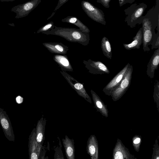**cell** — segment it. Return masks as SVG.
Returning a JSON list of instances; mask_svg holds the SVG:
<instances>
[{
  "label": "cell",
  "mask_w": 159,
  "mask_h": 159,
  "mask_svg": "<svg viewBox=\"0 0 159 159\" xmlns=\"http://www.w3.org/2000/svg\"><path fill=\"white\" fill-rule=\"evenodd\" d=\"M151 44L152 49L159 48V31H157L156 35L153 39Z\"/></svg>",
  "instance_id": "obj_26"
},
{
  "label": "cell",
  "mask_w": 159,
  "mask_h": 159,
  "mask_svg": "<svg viewBox=\"0 0 159 159\" xmlns=\"http://www.w3.org/2000/svg\"><path fill=\"white\" fill-rule=\"evenodd\" d=\"M41 0H31L12 7L11 11L16 13L15 18L25 17L34 10L41 2Z\"/></svg>",
  "instance_id": "obj_6"
},
{
  "label": "cell",
  "mask_w": 159,
  "mask_h": 159,
  "mask_svg": "<svg viewBox=\"0 0 159 159\" xmlns=\"http://www.w3.org/2000/svg\"><path fill=\"white\" fill-rule=\"evenodd\" d=\"M153 152L152 155V159H159V146L157 140H155L153 148Z\"/></svg>",
  "instance_id": "obj_25"
},
{
  "label": "cell",
  "mask_w": 159,
  "mask_h": 159,
  "mask_svg": "<svg viewBox=\"0 0 159 159\" xmlns=\"http://www.w3.org/2000/svg\"><path fill=\"white\" fill-rule=\"evenodd\" d=\"M42 44L52 53L66 55L69 50V47L61 43L46 42Z\"/></svg>",
  "instance_id": "obj_13"
},
{
  "label": "cell",
  "mask_w": 159,
  "mask_h": 159,
  "mask_svg": "<svg viewBox=\"0 0 159 159\" xmlns=\"http://www.w3.org/2000/svg\"><path fill=\"white\" fill-rule=\"evenodd\" d=\"M15 0H0L1 2H12Z\"/></svg>",
  "instance_id": "obj_31"
},
{
  "label": "cell",
  "mask_w": 159,
  "mask_h": 159,
  "mask_svg": "<svg viewBox=\"0 0 159 159\" xmlns=\"http://www.w3.org/2000/svg\"><path fill=\"white\" fill-rule=\"evenodd\" d=\"M147 7V5L143 2L135 3L125 9L124 11L126 16L124 20L127 25L133 28L137 24H141L143 14Z\"/></svg>",
  "instance_id": "obj_2"
},
{
  "label": "cell",
  "mask_w": 159,
  "mask_h": 159,
  "mask_svg": "<svg viewBox=\"0 0 159 159\" xmlns=\"http://www.w3.org/2000/svg\"><path fill=\"white\" fill-rule=\"evenodd\" d=\"M113 159H137L131 154L128 149L123 144L121 141L118 139L112 152Z\"/></svg>",
  "instance_id": "obj_10"
},
{
  "label": "cell",
  "mask_w": 159,
  "mask_h": 159,
  "mask_svg": "<svg viewBox=\"0 0 159 159\" xmlns=\"http://www.w3.org/2000/svg\"><path fill=\"white\" fill-rule=\"evenodd\" d=\"M60 72L71 87L77 93L91 104L92 102L91 98L87 93L84 85L66 71L60 70Z\"/></svg>",
  "instance_id": "obj_5"
},
{
  "label": "cell",
  "mask_w": 159,
  "mask_h": 159,
  "mask_svg": "<svg viewBox=\"0 0 159 159\" xmlns=\"http://www.w3.org/2000/svg\"><path fill=\"white\" fill-rule=\"evenodd\" d=\"M46 120L42 117L37 123L36 128V139L37 142L42 146L45 139V130Z\"/></svg>",
  "instance_id": "obj_18"
},
{
  "label": "cell",
  "mask_w": 159,
  "mask_h": 159,
  "mask_svg": "<svg viewBox=\"0 0 159 159\" xmlns=\"http://www.w3.org/2000/svg\"><path fill=\"white\" fill-rule=\"evenodd\" d=\"M83 63L89 73L94 74H109L110 73L108 67L100 61H94L89 59L83 60Z\"/></svg>",
  "instance_id": "obj_8"
},
{
  "label": "cell",
  "mask_w": 159,
  "mask_h": 159,
  "mask_svg": "<svg viewBox=\"0 0 159 159\" xmlns=\"http://www.w3.org/2000/svg\"><path fill=\"white\" fill-rule=\"evenodd\" d=\"M55 13V12H53L52 15V16H50L49 17V18H48V19H47V20H48V19H49L50 18H51V17H52L53 15H54V14Z\"/></svg>",
  "instance_id": "obj_32"
},
{
  "label": "cell",
  "mask_w": 159,
  "mask_h": 159,
  "mask_svg": "<svg viewBox=\"0 0 159 159\" xmlns=\"http://www.w3.org/2000/svg\"><path fill=\"white\" fill-rule=\"evenodd\" d=\"M143 28H140L137 33L136 35L133 38V41L129 43H123L125 48L127 50L139 49L143 43Z\"/></svg>",
  "instance_id": "obj_19"
},
{
  "label": "cell",
  "mask_w": 159,
  "mask_h": 159,
  "mask_svg": "<svg viewBox=\"0 0 159 159\" xmlns=\"http://www.w3.org/2000/svg\"><path fill=\"white\" fill-rule=\"evenodd\" d=\"M55 26L53 21H50L40 28L37 31V33L46 32L53 29Z\"/></svg>",
  "instance_id": "obj_24"
},
{
  "label": "cell",
  "mask_w": 159,
  "mask_h": 159,
  "mask_svg": "<svg viewBox=\"0 0 159 159\" xmlns=\"http://www.w3.org/2000/svg\"><path fill=\"white\" fill-rule=\"evenodd\" d=\"M133 71L132 65H130L118 86L111 92V96L114 102L119 100L129 87Z\"/></svg>",
  "instance_id": "obj_3"
},
{
  "label": "cell",
  "mask_w": 159,
  "mask_h": 159,
  "mask_svg": "<svg viewBox=\"0 0 159 159\" xmlns=\"http://www.w3.org/2000/svg\"><path fill=\"white\" fill-rule=\"evenodd\" d=\"M69 0H59L58 3L55 8L54 11H57L62 5L67 2Z\"/></svg>",
  "instance_id": "obj_29"
},
{
  "label": "cell",
  "mask_w": 159,
  "mask_h": 159,
  "mask_svg": "<svg viewBox=\"0 0 159 159\" xmlns=\"http://www.w3.org/2000/svg\"><path fill=\"white\" fill-rule=\"evenodd\" d=\"M119 6L121 7L126 3L132 4L135 0H118Z\"/></svg>",
  "instance_id": "obj_28"
},
{
  "label": "cell",
  "mask_w": 159,
  "mask_h": 159,
  "mask_svg": "<svg viewBox=\"0 0 159 159\" xmlns=\"http://www.w3.org/2000/svg\"><path fill=\"white\" fill-rule=\"evenodd\" d=\"M130 65L127 63L104 88L102 91L106 95L111 96V92L119 85Z\"/></svg>",
  "instance_id": "obj_9"
},
{
  "label": "cell",
  "mask_w": 159,
  "mask_h": 159,
  "mask_svg": "<svg viewBox=\"0 0 159 159\" xmlns=\"http://www.w3.org/2000/svg\"><path fill=\"white\" fill-rule=\"evenodd\" d=\"M99 147L98 140L94 135L89 138L87 143L86 150L92 159H98Z\"/></svg>",
  "instance_id": "obj_12"
},
{
  "label": "cell",
  "mask_w": 159,
  "mask_h": 159,
  "mask_svg": "<svg viewBox=\"0 0 159 159\" xmlns=\"http://www.w3.org/2000/svg\"><path fill=\"white\" fill-rule=\"evenodd\" d=\"M61 21L63 22L72 24L77 26L82 31L89 33L90 32L89 28L76 17L68 16L62 19Z\"/></svg>",
  "instance_id": "obj_20"
},
{
  "label": "cell",
  "mask_w": 159,
  "mask_h": 159,
  "mask_svg": "<svg viewBox=\"0 0 159 159\" xmlns=\"http://www.w3.org/2000/svg\"><path fill=\"white\" fill-rule=\"evenodd\" d=\"M153 97L154 101L156 103L157 110L159 111V83L158 81L154 85Z\"/></svg>",
  "instance_id": "obj_22"
},
{
  "label": "cell",
  "mask_w": 159,
  "mask_h": 159,
  "mask_svg": "<svg viewBox=\"0 0 159 159\" xmlns=\"http://www.w3.org/2000/svg\"><path fill=\"white\" fill-rule=\"evenodd\" d=\"M28 144L29 159H38L42 146L36 140L35 128L33 129L29 136Z\"/></svg>",
  "instance_id": "obj_11"
},
{
  "label": "cell",
  "mask_w": 159,
  "mask_h": 159,
  "mask_svg": "<svg viewBox=\"0 0 159 159\" xmlns=\"http://www.w3.org/2000/svg\"><path fill=\"white\" fill-rule=\"evenodd\" d=\"M141 142V137L140 135H136L132 138V145L137 152L139 151Z\"/></svg>",
  "instance_id": "obj_23"
},
{
  "label": "cell",
  "mask_w": 159,
  "mask_h": 159,
  "mask_svg": "<svg viewBox=\"0 0 159 159\" xmlns=\"http://www.w3.org/2000/svg\"><path fill=\"white\" fill-rule=\"evenodd\" d=\"M23 98L20 96H17L16 98V102L18 104L22 103L23 102Z\"/></svg>",
  "instance_id": "obj_30"
},
{
  "label": "cell",
  "mask_w": 159,
  "mask_h": 159,
  "mask_svg": "<svg viewBox=\"0 0 159 159\" xmlns=\"http://www.w3.org/2000/svg\"><path fill=\"white\" fill-rule=\"evenodd\" d=\"M159 63V48H158L155 51L147 65V74L151 79L154 77L155 71L157 69Z\"/></svg>",
  "instance_id": "obj_15"
},
{
  "label": "cell",
  "mask_w": 159,
  "mask_h": 159,
  "mask_svg": "<svg viewBox=\"0 0 159 159\" xmlns=\"http://www.w3.org/2000/svg\"><path fill=\"white\" fill-rule=\"evenodd\" d=\"M95 107L98 112L104 117H107L108 111L107 106L97 94L93 90L90 91Z\"/></svg>",
  "instance_id": "obj_16"
},
{
  "label": "cell",
  "mask_w": 159,
  "mask_h": 159,
  "mask_svg": "<svg viewBox=\"0 0 159 159\" xmlns=\"http://www.w3.org/2000/svg\"><path fill=\"white\" fill-rule=\"evenodd\" d=\"M101 48L104 55L107 58L111 59L112 54L111 45L108 38L105 36L102 39Z\"/></svg>",
  "instance_id": "obj_21"
},
{
  "label": "cell",
  "mask_w": 159,
  "mask_h": 159,
  "mask_svg": "<svg viewBox=\"0 0 159 159\" xmlns=\"http://www.w3.org/2000/svg\"><path fill=\"white\" fill-rule=\"evenodd\" d=\"M111 0H97V2L101 3L103 7L106 8L110 7V2Z\"/></svg>",
  "instance_id": "obj_27"
},
{
  "label": "cell",
  "mask_w": 159,
  "mask_h": 159,
  "mask_svg": "<svg viewBox=\"0 0 159 159\" xmlns=\"http://www.w3.org/2000/svg\"><path fill=\"white\" fill-rule=\"evenodd\" d=\"M53 60L61 70L66 72L73 71V69L66 55L56 54L53 56Z\"/></svg>",
  "instance_id": "obj_14"
},
{
  "label": "cell",
  "mask_w": 159,
  "mask_h": 159,
  "mask_svg": "<svg viewBox=\"0 0 159 159\" xmlns=\"http://www.w3.org/2000/svg\"><path fill=\"white\" fill-rule=\"evenodd\" d=\"M65 154L67 159H75V148L74 140L65 135L64 139H62Z\"/></svg>",
  "instance_id": "obj_17"
},
{
  "label": "cell",
  "mask_w": 159,
  "mask_h": 159,
  "mask_svg": "<svg viewBox=\"0 0 159 159\" xmlns=\"http://www.w3.org/2000/svg\"><path fill=\"white\" fill-rule=\"evenodd\" d=\"M81 5L84 11L89 18L97 22L104 25H106L104 13L102 10L86 1H82Z\"/></svg>",
  "instance_id": "obj_4"
},
{
  "label": "cell",
  "mask_w": 159,
  "mask_h": 159,
  "mask_svg": "<svg viewBox=\"0 0 159 159\" xmlns=\"http://www.w3.org/2000/svg\"><path fill=\"white\" fill-rule=\"evenodd\" d=\"M42 34L59 36L68 41L78 43L84 46L87 45L90 40L89 34L79 29L55 26L53 29Z\"/></svg>",
  "instance_id": "obj_1"
},
{
  "label": "cell",
  "mask_w": 159,
  "mask_h": 159,
  "mask_svg": "<svg viewBox=\"0 0 159 159\" xmlns=\"http://www.w3.org/2000/svg\"><path fill=\"white\" fill-rule=\"evenodd\" d=\"M0 123L7 139L10 141H14L15 136L10 119L6 112L0 107Z\"/></svg>",
  "instance_id": "obj_7"
}]
</instances>
